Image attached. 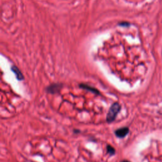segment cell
<instances>
[{
  "instance_id": "1",
  "label": "cell",
  "mask_w": 162,
  "mask_h": 162,
  "mask_svg": "<svg viewBox=\"0 0 162 162\" xmlns=\"http://www.w3.org/2000/svg\"><path fill=\"white\" fill-rule=\"evenodd\" d=\"M120 110H121V106L119 103L115 102L113 103L110 108L109 112H108L106 115V121L107 122V123L110 124L114 121H115Z\"/></svg>"
},
{
  "instance_id": "2",
  "label": "cell",
  "mask_w": 162,
  "mask_h": 162,
  "mask_svg": "<svg viewBox=\"0 0 162 162\" xmlns=\"http://www.w3.org/2000/svg\"><path fill=\"white\" fill-rule=\"evenodd\" d=\"M129 132V129L127 127L119 128L115 130V136L118 138H124Z\"/></svg>"
},
{
  "instance_id": "3",
  "label": "cell",
  "mask_w": 162,
  "mask_h": 162,
  "mask_svg": "<svg viewBox=\"0 0 162 162\" xmlns=\"http://www.w3.org/2000/svg\"><path fill=\"white\" fill-rule=\"evenodd\" d=\"M12 70L15 73V74L18 80H23V76L22 72L19 70V69L16 66H12Z\"/></svg>"
},
{
  "instance_id": "4",
  "label": "cell",
  "mask_w": 162,
  "mask_h": 162,
  "mask_svg": "<svg viewBox=\"0 0 162 162\" xmlns=\"http://www.w3.org/2000/svg\"><path fill=\"white\" fill-rule=\"evenodd\" d=\"M106 153L110 156H114L116 154V150L112 146L109 144L106 146Z\"/></svg>"
},
{
  "instance_id": "5",
  "label": "cell",
  "mask_w": 162,
  "mask_h": 162,
  "mask_svg": "<svg viewBox=\"0 0 162 162\" xmlns=\"http://www.w3.org/2000/svg\"><path fill=\"white\" fill-rule=\"evenodd\" d=\"M80 87H82L83 88H84V89H85L89 90V91H91L92 93H94V94H99V91H98L97 89H94V88H91V87H89V86H86V85H81Z\"/></svg>"
},
{
  "instance_id": "6",
  "label": "cell",
  "mask_w": 162,
  "mask_h": 162,
  "mask_svg": "<svg viewBox=\"0 0 162 162\" xmlns=\"http://www.w3.org/2000/svg\"><path fill=\"white\" fill-rule=\"evenodd\" d=\"M73 133L75 134H79L80 133V130H77V129H73Z\"/></svg>"
},
{
  "instance_id": "7",
  "label": "cell",
  "mask_w": 162,
  "mask_h": 162,
  "mask_svg": "<svg viewBox=\"0 0 162 162\" xmlns=\"http://www.w3.org/2000/svg\"><path fill=\"white\" fill-rule=\"evenodd\" d=\"M120 162H130V161H128V160H123V161H122Z\"/></svg>"
}]
</instances>
